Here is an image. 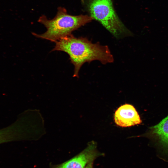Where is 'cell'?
Masks as SVG:
<instances>
[{
  "instance_id": "1",
  "label": "cell",
  "mask_w": 168,
  "mask_h": 168,
  "mask_svg": "<svg viewBox=\"0 0 168 168\" xmlns=\"http://www.w3.org/2000/svg\"><path fill=\"white\" fill-rule=\"evenodd\" d=\"M63 51L68 55L74 66L73 77L77 78L81 68L86 63L97 60L105 64L114 60L108 46L93 43L86 37L77 38L72 34L56 41L51 51Z\"/></svg>"
},
{
  "instance_id": "2",
  "label": "cell",
  "mask_w": 168,
  "mask_h": 168,
  "mask_svg": "<svg viewBox=\"0 0 168 168\" xmlns=\"http://www.w3.org/2000/svg\"><path fill=\"white\" fill-rule=\"evenodd\" d=\"M93 19L91 16L86 15L69 14L64 7H59L53 18L48 19L44 15L39 18L38 21L46 28L45 32L40 34L34 32L32 34L36 37L55 43L61 39L71 35L72 31Z\"/></svg>"
},
{
  "instance_id": "3",
  "label": "cell",
  "mask_w": 168,
  "mask_h": 168,
  "mask_svg": "<svg viewBox=\"0 0 168 168\" xmlns=\"http://www.w3.org/2000/svg\"><path fill=\"white\" fill-rule=\"evenodd\" d=\"M85 4L91 16L115 38L120 39L132 35L118 17L112 0H86Z\"/></svg>"
},
{
  "instance_id": "4",
  "label": "cell",
  "mask_w": 168,
  "mask_h": 168,
  "mask_svg": "<svg viewBox=\"0 0 168 168\" xmlns=\"http://www.w3.org/2000/svg\"><path fill=\"white\" fill-rule=\"evenodd\" d=\"M97 148L95 142H90L87 147L76 156L61 164L52 165L50 168H84L88 163L104 155Z\"/></svg>"
},
{
  "instance_id": "5",
  "label": "cell",
  "mask_w": 168,
  "mask_h": 168,
  "mask_svg": "<svg viewBox=\"0 0 168 168\" xmlns=\"http://www.w3.org/2000/svg\"><path fill=\"white\" fill-rule=\"evenodd\" d=\"M114 120L121 127H129L141 123L142 120L138 112L132 105L126 104L119 107L115 111Z\"/></svg>"
},
{
  "instance_id": "6",
  "label": "cell",
  "mask_w": 168,
  "mask_h": 168,
  "mask_svg": "<svg viewBox=\"0 0 168 168\" xmlns=\"http://www.w3.org/2000/svg\"><path fill=\"white\" fill-rule=\"evenodd\" d=\"M21 119L10 126L0 130V144L29 137L27 124Z\"/></svg>"
},
{
  "instance_id": "7",
  "label": "cell",
  "mask_w": 168,
  "mask_h": 168,
  "mask_svg": "<svg viewBox=\"0 0 168 168\" xmlns=\"http://www.w3.org/2000/svg\"><path fill=\"white\" fill-rule=\"evenodd\" d=\"M146 135L155 139L168 155V115L157 124L151 127Z\"/></svg>"
},
{
  "instance_id": "8",
  "label": "cell",
  "mask_w": 168,
  "mask_h": 168,
  "mask_svg": "<svg viewBox=\"0 0 168 168\" xmlns=\"http://www.w3.org/2000/svg\"><path fill=\"white\" fill-rule=\"evenodd\" d=\"M94 162H91L88 163L84 168H93Z\"/></svg>"
}]
</instances>
